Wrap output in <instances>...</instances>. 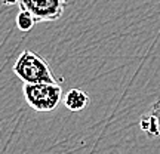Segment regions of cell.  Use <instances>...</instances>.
Returning <instances> with one entry per match:
<instances>
[{
	"mask_svg": "<svg viewBox=\"0 0 160 154\" xmlns=\"http://www.w3.org/2000/svg\"><path fill=\"white\" fill-rule=\"evenodd\" d=\"M22 92L27 104L36 111H53L58 108L62 98V89L57 82L24 83Z\"/></svg>",
	"mask_w": 160,
	"mask_h": 154,
	"instance_id": "2",
	"label": "cell"
},
{
	"mask_svg": "<svg viewBox=\"0 0 160 154\" xmlns=\"http://www.w3.org/2000/svg\"><path fill=\"white\" fill-rule=\"evenodd\" d=\"M13 73L24 83H55L49 64L31 51H24L13 64Z\"/></svg>",
	"mask_w": 160,
	"mask_h": 154,
	"instance_id": "1",
	"label": "cell"
},
{
	"mask_svg": "<svg viewBox=\"0 0 160 154\" xmlns=\"http://www.w3.org/2000/svg\"><path fill=\"white\" fill-rule=\"evenodd\" d=\"M64 102L70 111H82L89 104V95L82 89H71L67 92Z\"/></svg>",
	"mask_w": 160,
	"mask_h": 154,
	"instance_id": "4",
	"label": "cell"
},
{
	"mask_svg": "<svg viewBox=\"0 0 160 154\" xmlns=\"http://www.w3.org/2000/svg\"><path fill=\"white\" fill-rule=\"evenodd\" d=\"M5 5H18V0H5Z\"/></svg>",
	"mask_w": 160,
	"mask_h": 154,
	"instance_id": "6",
	"label": "cell"
},
{
	"mask_svg": "<svg viewBox=\"0 0 160 154\" xmlns=\"http://www.w3.org/2000/svg\"><path fill=\"white\" fill-rule=\"evenodd\" d=\"M15 21H17V27L21 30V31H30V30L34 27V24L37 22L36 18L27 11L19 12L17 15V19H15Z\"/></svg>",
	"mask_w": 160,
	"mask_h": 154,
	"instance_id": "5",
	"label": "cell"
},
{
	"mask_svg": "<svg viewBox=\"0 0 160 154\" xmlns=\"http://www.w3.org/2000/svg\"><path fill=\"white\" fill-rule=\"evenodd\" d=\"M18 6L30 12L37 22H49L62 17L67 0H18Z\"/></svg>",
	"mask_w": 160,
	"mask_h": 154,
	"instance_id": "3",
	"label": "cell"
}]
</instances>
